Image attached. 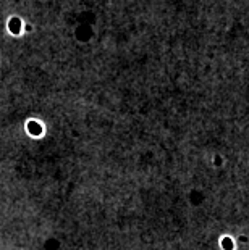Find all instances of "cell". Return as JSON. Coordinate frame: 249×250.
I'll return each mask as SVG.
<instances>
[{
    "instance_id": "6da1fadb",
    "label": "cell",
    "mask_w": 249,
    "mask_h": 250,
    "mask_svg": "<svg viewBox=\"0 0 249 250\" xmlns=\"http://www.w3.org/2000/svg\"><path fill=\"white\" fill-rule=\"evenodd\" d=\"M8 29H10L15 36H18L21 32V19L16 18V16H15V18H12L10 21H8Z\"/></svg>"
},
{
    "instance_id": "7a4b0ae2",
    "label": "cell",
    "mask_w": 249,
    "mask_h": 250,
    "mask_svg": "<svg viewBox=\"0 0 249 250\" xmlns=\"http://www.w3.org/2000/svg\"><path fill=\"white\" fill-rule=\"evenodd\" d=\"M28 131L31 132V134H34V136H39L41 132H42V127H41L39 123H36V121H29V123H28Z\"/></svg>"
}]
</instances>
